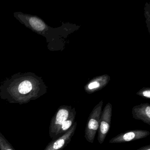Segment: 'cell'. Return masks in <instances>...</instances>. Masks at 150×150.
I'll return each instance as SVG.
<instances>
[{
	"label": "cell",
	"instance_id": "6da1fadb",
	"mask_svg": "<svg viewBox=\"0 0 150 150\" xmlns=\"http://www.w3.org/2000/svg\"><path fill=\"white\" fill-rule=\"evenodd\" d=\"M46 92V86L41 77L31 72L16 74L0 86L1 99L20 105L37 100Z\"/></svg>",
	"mask_w": 150,
	"mask_h": 150
},
{
	"label": "cell",
	"instance_id": "7a4b0ae2",
	"mask_svg": "<svg viewBox=\"0 0 150 150\" xmlns=\"http://www.w3.org/2000/svg\"><path fill=\"white\" fill-rule=\"evenodd\" d=\"M103 102L94 108L87 121L85 130V137L89 143H94L96 135L98 131L102 112Z\"/></svg>",
	"mask_w": 150,
	"mask_h": 150
},
{
	"label": "cell",
	"instance_id": "3957f363",
	"mask_svg": "<svg viewBox=\"0 0 150 150\" xmlns=\"http://www.w3.org/2000/svg\"><path fill=\"white\" fill-rule=\"evenodd\" d=\"M71 110V106H60L52 117L49 128V134L52 140L57 138L59 129L69 117Z\"/></svg>",
	"mask_w": 150,
	"mask_h": 150
},
{
	"label": "cell",
	"instance_id": "277c9868",
	"mask_svg": "<svg viewBox=\"0 0 150 150\" xmlns=\"http://www.w3.org/2000/svg\"><path fill=\"white\" fill-rule=\"evenodd\" d=\"M112 112V105L110 103H108L103 110H102L97 137L98 142L100 144H102L104 142L110 129Z\"/></svg>",
	"mask_w": 150,
	"mask_h": 150
},
{
	"label": "cell",
	"instance_id": "5b68a950",
	"mask_svg": "<svg viewBox=\"0 0 150 150\" xmlns=\"http://www.w3.org/2000/svg\"><path fill=\"white\" fill-rule=\"evenodd\" d=\"M77 122H74L72 126L65 133L52 140L44 150H63L70 143L77 129Z\"/></svg>",
	"mask_w": 150,
	"mask_h": 150
},
{
	"label": "cell",
	"instance_id": "8992f818",
	"mask_svg": "<svg viewBox=\"0 0 150 150\" xmlns=\"http://www.w3.org/2000/svg\"><path fill=\"white\" fill-rule=\"evenodd\" d=\"M150 134V132L145 130H131L117 135L110 139L109 142L110 144H118L130 142L144 138Z\"/></svg>",
	"mask_w": 150,
	"mask_h": 150
},
{
	"label": "cell",
	"instance_id": "52a82bcc",
	"mask_svg": "<svg viewBox=\"0 0 150 150\" xmlns=\"http://www.w3.org/2000/svg\"><path fill=\"white\" fill-rule=\"evenodd\" d=\"M132 116L136 120H140L150 125V105L148 103L135 106L132 110Z\"/></svg>",
	"mask_w": 150,
	"mask_h": 150
},
{
	"label": "cell",
	"instance_id": "ba28073f",
	"mask_svg": "<svg viewBox=\"0 0 150 150\" xmlns=\"http://www.w3.org/2000/svg\"><path fill=\"white\" fill-rule=\"evenodd\" d=\"M76 115V110H75V108H72L71 110V112L70 113L69 117L67 118L66 121L64 122V123L62 124L61 127L59 129L58 132L57 138L60 135L65 133L71 128V127L73 125L75 122Z\"/></svg>",
	"mask_w": 150,
	"mask_h": 150
},
{
	"label": "cell",
	"instance_id": "9c48e42d",
	"mask_svg": "<svg viewBox=\"0 0 150 150\" xmlns=\"http://www.w3.org/2000/svg\"><path fill=\"white\" fill-rule=\"evenodd\" d=\"M0 150H16L0 132Z\"/></svg>",
	"mask_w": 150,
	"mask_h": 150
},
{
	"label": "cell",
	"instance_id": "30bf717a",
	"mask_svg": "<svg viewBox=\"0 0 150 150\" xmlns=\"http://www.w3.org/2000/svg\"><path fill=\"white\" fill-rule=\"evenodd\" d=\"M99 86V83L97 82H94L93 83H90L88 85V88L89 89H93L94 88H97Z\"/></svg>",
	"mask_w": 150,
	"mask_h": 150
},
{
	"label": "cell",
	"instance_id": "8fae6325",
	"mask_svg": "<svg viewBox=\"0 0 150 150\" xmlns=\"http://www.w3.org/2000/svg\"><path fill=\"white\" fill-rule=\"evenodd\" d=\"M142 95L143 96L146 97L147 98H150V90H146V91H144L142 93Z\"/></svg>",
	"mask_w": 150,
	"mask_h": 150
},
{
	"label": "cell",
	"instance_id": "7c38bea8",
	"mask_svg": "<svg viewBox=\"0 0 150 150\" xmlns=\"http://www.w3.org/2000/svg\"><path fill=\"white\" fill-rule=\"evenodd\" d=\"M136 150H150V144L145 146Z\"/></svg>",
	"mask_w": 150,
	"mask_h": 150
}]
</instances>
